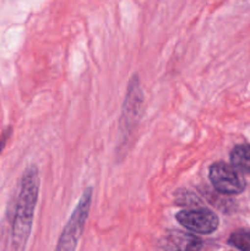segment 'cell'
I'll return each instance as SVG.
<instances>
[{
	"mask_svg": "<svg viewBox=\"0 0 250 251\" xmlns=\"http://www.w3.org/2000/svg\"><path fill=\"white\" fill-rule=\"evenodd\" d=\"M11 134H12V127L11 126H7L6 129H5L4 131L1 132V135H0V153H1L2 150H4L5 145H6L7 140L10 139Z\"/></svg>",
	"mask_w": 250,
	"mask_h": 251,
	"instance_id": "9c48e42d",
	"label": "cell"
},
{
	"mask_svg": "<svg viewBox=\"0 0 250 251\" xmlns=\"http://www.w3.org/2000/svg\"><path fill=\"white\" fill-rule=\"evenodd\" d=\"M208 178L216 191L223 195H238L245 189L242 174L225 162H215L208 169Z\"/></svg>",
	"mask_w": 250,
	"mask_h": 251,
	"instance_id": "277c9868",
	"label": "cell"
},
{
	"mask_svg": "<svg viewBox=\"0 0 250 251\" xmlns=\"http://www.w3.org/2000/svg\"><path fill=\"white\" fill-rule=\"evenodd\" d=\"M38 167L31 164L25 169L20 180L11 226V251H25L33 226L34 211L39 195Z\"/></svg>",
	"mask_w": 250,
	"mask_h": 251,
	"instance_id": "6da1fadb",
	"label": "cell"
},
{
	"mask_svg": "<svg viewBox=\"0 0 250 251\" xmlns=\"http://www.w3.org/2000/svg\"><path fill=\"white\" fill-rule=\"evenodd\" d=\"M230 162L233 167L250 174V146L238 145L230 151Z\"/></svg>",
	"mask_w": 250,
	"mask_h": 251,
	"instance_id": "8992f818",
	"label": "cell"
},
{
	"mask_svg": "<svg viewBox=\"0 0 250 251\" xmlns=\"http://www.w3.org/2000/svg\"><path fill=\"white\" fill-rule=\"evenodd\" d=\"M175 220L181 227L198 234H211L220 226V218L213 211L207 208H191L179 211Z\"/></svg>",
	"mask_w": 250,
	"mask_h": 251,
	"instance_id": "5b68a950",
	"label": "cell"
},
{
	"mask_svg": "<svg viewBox=\"0 0 250 251\" xmlns=\"http://www.w3.org/2000/svg\"><path fill=\"white\" fill-rule=\"evenodd\" d=\"M228 244L240 251H250V230L238 229L228 238Z\"/></svg>",
	"mask_w": 250,
	"mask_h": 251,
	"instance_id": "52a82bcc",
	"label": "cell"
},
{
	"mask_svg": "<svg viewBox=\"0 0 250 251\" xmlns=\"http://www.w3.org/2000/svg\"><path fill=\"white\" fill-rule=\"evenodd\" d=\"M201 248H202V242H201L200 238L195 237V235L185 237L183 251H200Z\"/></svg>",
	"mask_w": 250,
	"mask_h": 251,
	"instance_id": "ba28073f",
	"label": "cell"
},
{
	"mask_svg": "<svg viewBox=\"0 0 250 251\" xmlns=\"http://www.w3.org/2000/svg\"><path fill=\"white\" fill-rule=\"evenodd\" d=\"M144 104V93L140 85L139 76L132 75L127 85L126 95L123 103L122 115H120V137L123 145H126L127 139L131 136L132 131L139 123L140 115Z\"/></svg>",
	"mask_w": 250,
	"mask_h": 251,
	"instance_id": "3957f363",
	"label": "cell"
},
{
	"mask_svg": "<svg viewBox=\"0 0 250 251\" xmlns=\"http://www.w3.org/2000/svg\"><path fill=\"white\" fill-rule=\"evenodd\" d=\"M92 195V186H88L83 190L82 195L78 199L75 210L73 211L70 218H69L63 232H61L60 237H59L55 251H76L78 240L82 235L86 221H87L88 213H90Z\"/></svg>",
	"mask_w": 250,
	"mask_h": 251,
	"instance_id": "7a4b0ae2",
	"label": "cell"
}]
</instances>
